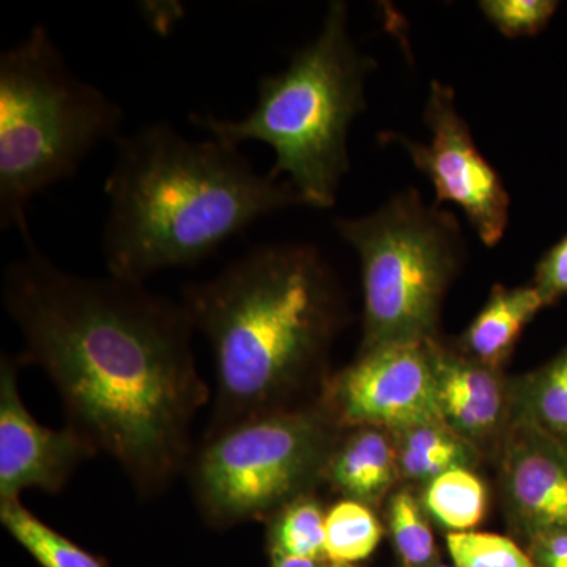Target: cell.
<instances>
[{"mask_svg": "<svg viewBox=\"0 0 567 567\" xmlns=\"http://www.w3.org/2000/svg\"><path fill=\"white\" fill-rule=\"evenodd\" d=\"M25 245L2 286L24 344L18 360L50 377L66 425L117 462L142 499L162 495L188 468L193 424L212 398L188 312L144 284L71 274Z\"/></svg>", "mask_w": 567, "mask_h": 567, "instance_id": "cell-1", "label": "cell"}, {"mask_svg": "<svg viewBox=\"0 0 567 567\" xmlns=\"http://www.w3.org/2000/svg\"><path fill=\"white\" fill-rule=\"evenodd\" d=\"M181 303L215 364L207 432L297 409L293 394L319 375L346 315L333 270L306 244L254 246L213 278L186 284Z\"/></svg>", "mask_w": 567, "mask_h": 567, "instance_id": "cell-2", "label": "cell"}, {"mask_svg": "<svg viewBox=\"0 0 567 567\" xmlns=\"http://www.w3.org/2000/svg\"><path fill=\"white\" fill-rule=\"evenodd\" d=\"M114 144L103 251L122 281L194 267L257 219L305 205L292 183L257 173L240 147L188 140L166 121Z\"/></svg>", "mask_w": 567, "mask_h": 567, "instance_id": "cell-3", "label": "cell"}, {"mask_svg": "<svg viewBox=\"0 0 567 567\" xmlns=\"http://www.w3.org/2000/svg\"><path fill=\"white\" fill-rule=\"evenodd\" d=\"M374 59L361 54L349 31V7L331 2L322 29L293 52L286 70L257 85V102L238 121L192 114L193 125L224 144L259 141L275 152L270 175L292 183L305 205L331 208L350 169L349 133L365 110V81Z\"/></svg>", "mask_w": 567, "mask_h": 567, "instance_id": "cell-4", "label": "cell"}, {"mask_svg": "<svg viewBox=\"0 0 567 567\" xmlns=\"http://www.w3.org/2000/svg\"><path fill=\"white\" fill-rule=\"evenodd\" d=\"M123 111L76 76L44 25L0 54V226L32 238L28 208L73 177L103 142L121 136Z\"/></svg>", "mask_w": 567, "mask_h": 567, "instance_id": "cell-5", "label": "cell"}, {"mask_svg": "<svg viewBox=\"0 0 567 567\" xmlns=\"http://www.w3.org/2000/svg\"><path fill=\"white\" fill-rule=\"evenodd\" d=\"M333 226L360 257L361 350L436 338L443 300L465 259L457 216L409 188L375 212L336 218Z\"/></svg>", "mask_w": 567, "mask_h": 567, "instance_id": "cell-6", "label": "cell"}, {"mask_svg": "<svg viewBox=\"0 0 567 567\" xmlns=\"http://www.w3.org/2000/svg\"><path fill=\"white\" fill-rule=\"evenodd\" d=\"M339 429L319 402L205 432L185 472L200 516L218 529L267 522L311 494L323 481Z\"/></svg>", "mask_w": 567, "mask_h": 567, "instance_id": "cell-7", "label": "cell"}, {"mask_svg": "<svg viewBox=\"0 0 567 567\" xmlns=\"http://www.w3.org/2000/svg\"><path fill=\"white\" fill-rule=\"evenodd\" d=\"M427 142L402 133H383V141L398 144L410 162L431 182L435 204H453L464 212L480 240L494 248L509 224L511 196L502 174L477 148L468 123L457 110L453 87L432 81L424 104Z\"/></svg>", "mask_w": 567, "mask_h": 567, "instance_id": "cell-8", "label": "cell"}, {"mask_svg": "<svg viewBox=\"0 0 567 567\" xmlns=\"http://www.w3.org/2000/svg\"><path fill=\"white\" fill-rule=\"evenodd\" d=\"M320 404L339 427L398 432L443 421L427 341L361 350L353 364L327 380Z\"/></svg>", "mask_w": 567, "mask_h": 567, "instance_id": "cell-9", "label": "cell"}, {"mask_svg": "<svg viewBox=\"0 0 567 567\" xmlns=\"http://www.w3.org/2000/svg\"><path fill=\"white\" fill-rule=\"evenodd\" d=\"M20 360H0V503L28 491L59 494L82 462L96 456L70 425L51 429L29 412L20 391Z\"/></svg>", "mask_w": 567, "mask_h": 567, "instance_id": "cell-10", "label": "cell"}, {"mask_svg": "<svg viewBox=\"0 0 567 567\" xmlns=\"http://www.w3.org/2000/svg\"><path fill=\"white\" fill-rule=\"evenodd\" d=\"M507 514L528 540L567 529V443L511 416L502 445Z\"/></svg>", "mask_w": 567, "mask_h": 567, "instance_id": "cell-11", "label": "cell"}, {"mask_svg": "<svg viewBox=\"0 0 567 567\" xmlns=\"http://www.w3.org/2000/svg\"><path fill=\"white\" fill-rule=\"evenodd\" d=\"M440 415L476 447L505 435L513 416V386L499 369L480 363L458 349L427 341Z\"/></svg>", "mask_w": 567, "mask_h": 567, "instance_id": "cell-12", "label": "cell"}, {"mask_svg": "<svg viewBox=\"0 0 567 567\" xmlns=\"http://www.w3.org/2000/svg\"><path fill=\"white\" fill-rule=\"evenodd\" d=\"M393 436L379 427H353L339 436L323 481L344 499L374 505L399 480Z\"/></svg>", "mask_w": 567, "mask_h": 567, "instance_id": "cell-13", "label": "cell"}, {"mask_svg": "<svg viewBox=\"0 0 567 567\" xmlns=\"http://www.w3.org/2000/svg\"><path fill=\"white\" fill-rule=\"evenodd\" d=\"M546 301L535 286L505 287L496 284L487 303L462 334L458 350L480 363L499 369Z\"/></svg>", "mask_w": 567, "mask_h": 567, "instance_id": "cell-14", "label": "cell"}, {"mask_svg": "<svg viewBox=\"0 0 567 567\" xmlns=\"http://www.w3.org/2000/svg\"><path fill=\"white\" fill-rule=\"evenodd\" d=\"M390 434L399 476L413 483H431L451 470H473L480 461V447L454 432L445 421L416 424Z\"/></svg>", "mask_w": 567, "mask_h": 567, "instance_id": "cell-15", "label": "cell"}, {"mask_svg": "<svg viewBox=\"0 0 567 567\" xmlns=\"http://www.w3.org/2000/svg\"><path fill=\"white\" fill-rule=\"evenodd\" d=\"M513 415L567 443V347L513 386Z\"/></svg>", "mask_w": 567, "mask_h": 567, "instance_id": "cell-16", "label": "cell"}, {"mask_svg": "<svg viewBox=\"0 0 567 567\" xmlns=\"http://www.w3.org/2000/svg\"><path fill=\"white\" fill-rule=\"evenodd\" d=\"M0 524L41 567H104L99 558L44 524L21 499L0 503Z\"/></svg>", "mask_w": 567, "mask_h": 567, "instance_id": "cell-17", "label": "cell"}, {"mask_svg": "<svg viewBox=\"0 0 567 567\" xmlns=\"http://www.w3.org/2000/svg\"><path fill=\"white\" fill-rule=\"evenodd\" d=\"M423 506L451 533L472 532L486 517L487 488L473 470H451L425 484Z\"/></svg>", "mask_w": 567, "mask_h": 567, "instance_id": "cell-18", "label": "cell"}, {"mask_svg": "<svg viewBox=\"0 0 567 567\" xmlns=\"http://www.w3.org/2000/svg\"><path fill=\"white\" fill-rule=\"evenodd\" d=\"M324 517L327 511L312 492L287 503L267 520L270 555L324 559Z\"/></svg>", "mask_w": 567, "mask_h": 567, "instance_id": "cell-19", "label": "cell"}, {"mask_svg": "<svg viewBox=\"0 0 567 567\" xmlns=\"http://www.w3.org/2000/svg\"><path fill=\"white\" fill-rule=\"evenodd\" d=\"M382 533V524L371 507L342 499L324 517V559L336 565H354L375 550Z\"/></svg>", "mask_w": 567, "mask_h": 567, "instance_id": "cell-20", "label": "cell"}, {"mask_svg": "<svg viewBox=\"0 0 567 567\" xmlns=\"http://www.w3.org/2000/svg\"><path fill=\"white\" fill-rule=\"evenodd\" d=\"M388 527L406 567H431L435 561L434 535L423 506L410 492H398L388 503Z\"/></svg>", "mask_w": 567, "mask_h": 567, "instance_id": "cell-21", "label": "cell"}, {"mask_svg": "<svg viewBox=\"0 0 567 567\" xmlns=\"http://www.w3.org/2000/svg\"><path fill=\"white\" fill-rule=\"evenodd\" d=\"M447 550L456 567H535L529 554L491 533H450Z\"/></svg>", "mask_w": 567, "mask_h": 567, "instance_id": "cell-22", "label": "cell"}, {"mask_svg": "<svg viewBox=\"0 0 567 567\" xmlns=\"http://www.w3.org/2000/svg\"><path fill=\"white\" fill-rule=\"evenodd\" d=\"M481 13L507 39L535 37L547 28L558 10L551 0H481Z\"/></svg>", "mask_w": 567, "mask_h": 567, "instance_id": "cell-23", "label": "cell"}, {"mask_svg": "<svg viewBox=\"0 0 567 567\" xmlns=\"http://www.w3.org/2000/svg\"><path fill=\"white\" fill-rule=\"evenodd\" d=\"M533 286L547 306L567 295V235L540 257Z\"/></svg>", "mask_w": 567, "mask_h": 567, "instance_id": "cell-24", "label": "cell"}, {"mask_svg": "<svg viewBox=\"0 0 567 567\" xmlns=\"http://www.w3.org/2000/svg\"><path fill=\"white\" fill-rule=\"evenodd\" d=\"M528 554L535 567H567V529L529 540Z\"/></svg>", "mask_w": 567, "mask_h": 567, "instance_id": "cell-25", "label": "cell"}, {"mask_svg": "<svg viewBox=\"0 0 567 567\" xmlns=\"http://www.w3.org/2000/svg\"><path fill=\"white\" fill-rule=\"evenodd\" d=\"M271 567H328L330 563L324 559H306L281 557V555H270Z\"/></svg>", "mask_w": 567, "mask_h": 567, "instance_id": "cell-26", "label": "cell"}, {"mask_svg": "<svg viewBox=\"0 0 567 567\" xmlns=\"http://www.w3.org/2000/svg\"><path fill=\"white\" fill-rule=\"evenodd\" d=\"M328 567H357L354 565H336V563H330Z\"/></svg>", "mask_w": 567, "mask_h": 567, "instance_id": "cell-27", "label": "cell"}]
</instances>
